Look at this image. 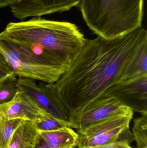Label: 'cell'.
<instances>
[{
    "mask_svg": "<svg viewBox=\"0 0 147 148\" xmlns=\"http://www.w3.org/2000/svg\"><path fill=\"white\" fill-rule=\"evenodd\" d=\"M147 35L141 27L111 40L98 36L86 39L81 52L54 83L70 116L119 81L135 47Z\"/></svg>",
    "mask_w": 147,
    "mask_h": 148,
    "instance_id": "cell-1",
    "label": "cell"
},
{
    "mask_svg": "<svg viewBox=\"0 0 147 148\" xmlns=\"http://www.w3.org/2000/svg\"><path fill=\"white\" fill-rule=\"evenodd\" d=\"M1 34L36 55L62 64L66 69L86 40L75 24L41 16L9 23Z\"/></svg>",
    "mask_w": 147,
    "mask_h": 148,
    "instance_id": "cell-2",
    "label": "cell"
},
{
    "mask_svg": "<svg viewBox=\"0 0 147 148\" xmlns=\"http://www.w3.org/2000/svg\"><path fill=\"white\" fill-rule=\"evenodd\" d=\"M145 0H81L88 27L98 36L115 39L142 27Z\"/></svg>",
    "mask_w": 147,
    "mask_h": 148,
    "instance_id": "cell-3",
    "label": "cell"
},
{
    "mask_svg": "<svg viewBox=\"0 0 147 148\" xmlns=\"http://www.w3.org/2000/svg\"><path fill=\"white\" fill-rule=\"evenodd\" d=\"M0 53L15 77L55 83L66 70L62 64L35 54L1 33Z\"/></svg>",
    "mask_w": 147,
    "mask_h": 148,
    "instance_id": "cell-4",
    "label": "cell"
},
{
    "mask_svg": "<svg viewBox=\"0 0 147 148\" xmlns=\"http://www.w3.org/2000/svg\"><path fill=\"white\" fill-rule=\"evenodd\" d=\"M133 115V111L118 114L79 132L77 147H92L117 140L122 134L128 131Z\"/></svg>",
    "mask_w": 147,
    "mask_h": 148,
    "instance_id": "cell-5",
    "label": "cell"
},
{
    "mask_svg": "<svg viewBox=\"0 0 147 148\" xmlns=\"http://www.w3.org/2000/svg\"><path fill=\"white\" fill-rule=\"evenodd\" d=\"M133 111L115 98L101 95L84 108L70 115L69 127L78 132L118 114Z\"/></svg>",
    "mask_w": 147,
    "mask_h": 148,
    "instance_id": "cell-6",
    "label": "cell"
},
{
    "mask_svg": "<svg viewBox=\"0 0 147 148\" xmlns=\"http://www.w3.org/2000/svg\"><path fill=\"white\" fill-rule=\"evenodd\" d=\"M17 82L18 90L29 96L41 109L69 125L70 113L59 97L55 84L38 85L35 80L25 77H19Z\"/></svg>",
    "mask_w": 147,
    "mask_h": 148,
    "instance_id": "cell-7",
    "label": "cell"
},
{
    "mask_svg": "<svg viewBox=\"0 0 147 148\" xmlns=\"http://www.w3.org/2000/svg\"><path fill=\"white\" fill-rule=\"evenodd\" d=\"M102 96L113 97L133 112L147 115V75L118 81Z\"/></svg>",
    "mask_w": 147,
    "mask_h": 148,
    "instance_id": "cell-8",
    "label": "cell"
},
{
    "mask_svg": "<svg viewBox=\"0 0 147 148\" xmlns=\"http://www.w3.org/2000/svg\"><path fill=\"white\" fill-rule=\"evenodd\" d=\"M81 0H14L10 5L14 17L23 20L30 16H41L68 11Z\"/></svg>",
    "mask_w": 147,
    "mask_h": 148,
    "instance_id": "cell-9",
    "label": "cell"
},
{
    "mask_svg": "<svg viewBox=\"0 0 147 148\" xmlns=\"http://www.w3.org/2000/svg\"><path fill=\"white\" fill-rule=\"evenodd\" d=\"M0 110L9 120L21 119L34 122L51 116L19 90L11 101L0 105Z\"/></svg>",
    "mask_w": 147,
    "mask_h": 148,
    "instance_id": "cell-10",
    "label": "cell"
},
{
    "mask_svg": "<svg viewBox=\"0 0 147 148\" xmlns=\"http://www.w3.org/2000/svg\"><path fill=\"white\" fill-rule=\"evenodd\" d=\"M147 75V35L137 44L124 66L119 81Z\"/></svg>",
    "mask_w": 147,
    "mask_h": 148,
    "instance_id": "cell-11",
    "label": "cell"
},
{
    "mask_svg": "<svg viewBox=\"0 0 147 148\" xmlns=\"http://www.w3.org/2000/svg\"><path fill=\"white\" fill-rule=\"evenodd\" d=\"M40 140L33 122L23 120L13 134L7 148H35Z\"/></svg>",
    "mask_w": 147,
    "mask_h": 148,
    "instance_id": "cell-12",
    "label": "cell"
},
{
    "mask_svg": "<svg viewBox=\"0 0 147 148\" xmlns=\"http://www.w3.org/2000/svg\"><path fill=\"white\" fill-rule=\"evenodd\" d=\"M41 138L51 148H74L77 147L79 136L72 129L65 127L52 131H39Z\"/></svg>",
    "mask_w": 147,
    "mask_h": 148,
    "instance_id": "cell-13",
    "label": "cell"
},
{
    "mask_svg": "<svg viewBox=\"0 0 147 148\" xmlns=\"http://www.w3.org/2000/svg\"><path fill=\"white\" fill-rule=\"evenodd\" d=\"M23 119H8L0 110V148H7L16 130Z\"/></svg>",
    "mask_w": 147,
    "mask_h": 148,
    "instance_id": "cell-14",
    "label": "cell"
},
{
    "mask_svg": "<svg viewBox=\"0 0 147 148\" xmlns=\"http://www.w3.org/2000/svg\"><path fill=\"white\" fill-rule=\"evenodd\" d=\"M133 131L138 148H147V115L135 119Z\"/></svg>",
    "mask_w": 147,
    "mask_h": 148,
    "instance_id": "cell-15",
    "label": "cell"
},
{
    "mask_svg": "<svg viewBox=\"0 0 147 148\" xmlns=\"http://www.w3.org/2000/svg\"><path fill=\"white\" fill-rule=\"evenodd\" d=\"M18 90L16 77H9L0 83V105L8 103L14 97Z\"/></svg>",
    "mask_w": 147,
    "mask_h": 148,
    "instance_id": "cell-16",
    "label": "cell"
},
{
    "mask_svg": "<svg viewBox=\"0 0 147 148\" xmlns=\"http://www.w3.org/2000/svg\"><path fill=\"white\" fill-rule=\"evenodd\" d=\"M33 122L39 131H54L64 127H69L68 123L58 120L52 116H46Z\"/></svg>",
    "mask_w": 147,
    "mask_h": 148,
    "instance_id": "cell-17",
    "label": "cell"
},
{
    "mask_svg": "<svg viewBox=\"0 0 147 148\" xmlns=\"http://www.w3.org/2000/svg\"><path fill=\"white\" fill-rule=\"evenodd\" d=\"M13 76H15L11 72L6 59L0 53V83L7 78Z\"/></svg>",
    "mask_w": 147,
    "mask_h": 148,
    "instance_id": "cell-18",
    "label": "cell"
},
{
    "mask_svg": "<svg viewBox=\"0 0 147 148\" xmlns=\"http://www.w3.org/2000/svg\"><path fill=\"white\" fill-rule=\"evenodd\" d=\"M88 148H133L129 144V140L127 139H118L117 140L101 146Z\"/></svg>",
    "mask_w": 147,
    "mask_h": 148,
    "instance_id": "cell-19",
    "label": "cell"
},
{
    "mask_svg": "<svg viewBox=\"0 0 147 148\" xmlns=\"http://www.w3.org/2000/svg\"><path fill=\"white\" fill-rule=\"evenodd\" d=\"M35 148H51L49 145L41 138L40 140L37 144Z\"/></svg>",
    "mask_w": 147,
    "mask_h": 148,
    "instance_id": "cell-20",
    "label": "cell"
},
{
    "mask_svg": "<svg viewBox=\"0 0 147 148\" xmlns=\"http://www.w3.org/2000/svg\"><path fill=\"white\" fill-rule=\"evenodd\" d=\"M14 0H0V8L10 6Z\"/></svg>",
    "mask_w": 147,
    "mask_h": 148,
    "instance_id": "cell-21",
    "label": "cell"
},
{
    "mask_svg": "<svg viewBox=\"0 0 147 148\" xmlns=\"http://www.w3.org/2000/svg\"></svg>",
    "mask_w": 147,
    "mask_h": 148,
    "instance_id": "cell-22",
    "label": "cell"
}]
</instances>
